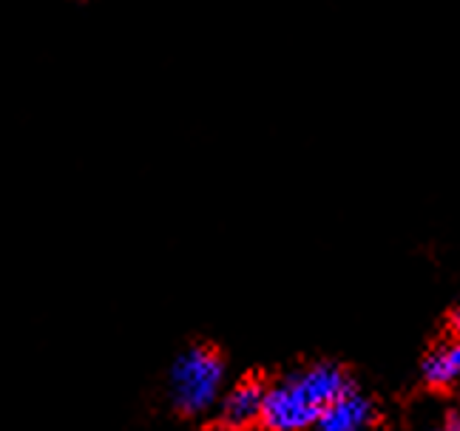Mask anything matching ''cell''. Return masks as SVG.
<instances>
[{
  "label": "cell",
  "instance_id": "obj_1",
  "mask_svg": "<svg viewBox=\"0 0 460 431\" xmlns=\"http://www.w3.org/2000/svg\"><path fill=\"white\" fill-rule=\"evenodd\" d=\"M349 386V377L339 364L296 369L264 389L259 426H264V431H307Z\"/></svg>",
  "mask_w": 460,
  "mask_h": 431
},
{
  "label": "cell",
  "instance_id": "obj_2",
  "mask_svg": "<svg viewBox=\"0 0 460 431\" xmlns=\"http://www.w3.org/2000/svg\"><path fill=\"white\" fill-rule=\"evenodd\" d=\"M171 400L188 418H202L214 409L225 389V361L208 344L188 347L171 366Z\"/></svg>",
  "mask_w": 460,
  "mask_h": 431
},
{
  "label": "cell",
  "instance_id": "obj_3",
  "mask_svg": "<svg viewBox=\"0 0 460 431\" xmlns=\"http://www.w3.org/2000/svg\"><path fill=\"white\" fill-rule=\"evenodd\" d=\"M264 381L259 377H244V381L234 383L219 400V423L227 431H247L259 423L261 418V403H264Z\"/></svg>",
  "mask_w": 460,
  "mask_h": 431
},
{
  "label": "cell",
  "instance_id": "obj_4",
  "mask_svg": "<svg viewBox=\"0 0 460 431\" xmlns=\"http://www.w3.org/2000/svg\"><path fill=\"white\" fill-rule=\"evenodd\" d=\"M376 418V403L367 398L356 386L344 389L318 418V431H358L373 426Z\"/></svg>",
  "mask_w": 460,
  "mask_h": 431
},
{
  "label": "cell",
  "instance_id": "obj_5",
  "mask_svg": "<svg viewBox=\"0 0 460 431\" xmlns=\"http://www.w3.org/2000/svg\"><path fill=\"white\" fill-rule=\"evenodd\" d=\"M420 377L432 389H452L460 377V344L457 338H440L438 344L427 352L420 364Z\"/></svg>",
  "mask_w": 460,
  "mask_h": 431
},
{
  "label": "cell",
  "instance_id": "obj_6",
  "mask_svg": "<svg viewBox=\"0 0 460 431\" xmlns=\"http://www.w3.org/2000/svg\"><path fill=\"white\" fill-rule=\"evenodd\" d=\"M432 431H460V418H457V411H447V418L440 420V426L432 428Z\"/></svg>",
  "mask_w": 460,
  "mask_h": 431
},
{
  "label": "cell",
  "instance_id": "obj_7",
  "mask_svg": "<svg viewBox=\"0 0 460 431\" xmlns=\"http://www.w3.org/2000/svg\"><path fill=\"white\" fill-rule=\"evenodd\" d=\"M358 431H378V428H373V426H367V428H358Z\"/></svg>",
  "mask_w": 460,
  "mask_h": 431
}]
</instances>
